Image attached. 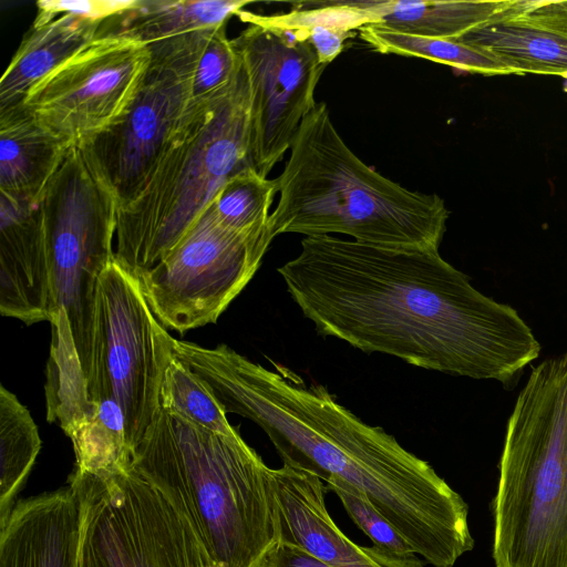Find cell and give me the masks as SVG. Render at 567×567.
Returning <instances> with one entry per match:
<instances>
[{"label":"cell","instance_id":"obj_1","mask_svg":"<svg viewBox=\"0 0 567 567\" xmlns=\"http://www.w3.org/2000/svg\"><path fill=\"white\" fill-rule=\"evenodd\" d=\"M278 272L318 334L365 353L508 383L540 352L518 312L480 292L439 249L309 236Z\"/></svg>","mask_w":567,"mask_h":567},{"label":"cell","instance_id":"obj_2","mask_svg":"<svg viewBox=\"0 0 567 567\" xmlns=\"http://www.w3.org/2000/svg\"><path fill=\"white\" fill-rule=\"evenodd\" d=\"M243 416L269 437L282 464L358 489L426 564L453 567L474 547L468 506L424 460L364 423L326 386L279 367L248 391Z\"/></svg>","mask_w":567,"mask_h":567},{"label":"cell","instance_id":"obj_3","mask_svg":"<svg viewBox=\"0 0 567 567\" xmlns=\"http://www.w3.org/2000/svg\"><path fill=\"white\" fill-rule=\"evenodd\" d=\"M133 467L189 520L220 567H261L280 542L274 468L239 433H213L161 406Z\"/></svg>","mask_w":567,"mask_h":567},{"label":"cell","instance_id":"obj_4","mask_svg":"<svg viewBox=\"0 0 567 567\" xmlns=\"http://www.w3.org/2000/svg\"><path fill=\"white\" fill-rule=\"evenodd\" d=\"M279 202L268 220L286 233L343 234L403 249H439L450 212L436 194L410 190L364 164L344 143L326 103L303 118L277 178Z\"/></svg>","mask_w":567,"mask_h":567},{"label":"cell","instance_id":"obj_5","mask_svg":"<svg viewBox=\"0 0 567 567\" xmlns=\"http://www.w3.org/2000/svg\"><path fill=\"white\" fill-rule=\"evenodd\" d=\"M250 162V86L240 66L192 101L136 195L117 210L115 259L138 277L183 238L221 186Z\"/></svg>","mask_w":567,"mask_h":567},{"label":"cell","instance_id":"obj_6","mask_svg":"<svg viewBox=\"0 0 567 567\" xmlns=\"http://www.w3.org/2000/svg\"><path fill=\"white\" fill-rule=\"evenodd\" d=\"M492 512L496 567H567V352L536 365L516 399Z\"/></svg>","mask_w":567,"mask_h":567},{"label":"cell","instance_id":"obj_7","mask_svg":"<svg viewBox=\"0 0 567 567\" xmlns=\"http://www.w3.org/2000/svg\"><path fill=\"white\" fill-rule=\"evenodd\" d=\"M40 206L53 315L64 309L89 380L96 288L100 276L115 258L118 203L81 148L73 146L47 185Z\"/></svg>","mask_w":567,"mask_h":567},{"label":"cell","instance_id":"obj_8","mask_svg":"<svg viewBox=\"0 0 567 567\" xmlns=\"http://www.w3.org/2000/svg\"><path fill=\"white\" fill-rule=\"evenodd\" d=\"M81 511L78 567H220L189 520L132 466L109 475L74 468Z\"/></svg>","mask_w":567,"mask_h":567},{"label":"cell","instance_id":"obj_9","mask_svg":"<svg viewBox=\"0 0 567 567\" xmlns=\"http://www.w3.org/2000/svg\"><path fill=\"white\" fill-rule=\"evenodd\" d=\"M172 341L137 277L114 258L97 282L87 385L92 401L111 396L118 402L133 452L161 408L164 373L174 357Z\"/></svg>","mask_w":567,"mask_h":567},{"label":"cell","instance_id":"obj_10","mask_svg":"<svg viewBox=\"0 0 567 567\" xmlns=\"http://www.w3.org/2000/svg\"><path fill=\"white\" fill-rule=\"evenodd\" d=\"M216 28L147 44L150 63L124 112L79 146L118 208L136 195L188 109L196 64Z\"/></svg>","mask_w":567,"mask_h":567},{"label":"cell","instance_id":"obj_11","mask_svg":"<svg viewBox=\"0 0 567 567\" xmlns=\"http://www.w3.org/2000/svg\"><path fill=\"white\" fill-rule=\"evenodd\" d=\"M272 238L224 226L209 205L177 245L137 279L157 320L184 332L215 323L252 279Z\"/></svg>","mask_w":567,"mask_h":567},{"label":"cell","instance_id":"obj_12","mask_svg":"<svg viewBox=\"0 0 567 567\" xmlns=\"http://www.w3.org/2000/svg\"><path fill=\"white\" fill-rule=\"evenodd\" d=\"M150 60L146 44L96 38L37 84L22 105L42 125L81 146L124 112Z\"/></svg>","mask_w":567,"mask_h":567},{"label":"cell","instance_id":"obj_13","mask_svg":"<svg viewBox=\"0 0 567 567\" xmlns=\"http://www.w3.org/2000/svg\"><path fill=\"white\" fill-rule=\"evenodd\" d=\"M231 42L250 86L251 166L267 177L316 105L315 91L326 65L309 42L256 24Z\"/></svg>","mask_w":567,"mask_h":567},{"label":"cell","instance_id":"obj_14","mask_svg":"<svg viewBox=\"0 0 567 567\" xmlns=\"http://www.w3.org/2000/svg\"><path fill=\"white\" fill-rule=\"evenodd\" d=\"M272 475L280 540L302 547L331 567H424L416 554L399 557L349 539L326 507L328 487L318 476L285 464Z\"/></svg>","mask_w":567,"mask_h":567},{"label":"cell","instance_id":"obj_15","mask_svg":"<svg viewBox=\"0 0 567 567\" xmlns=\"http://www.w3.org/2000/svg\"><path fill=\"white\" fill-rule=\"evenodd\" d=\"M0 313L30 326L53 315L39 203L0 195Z\"/></svg>","mask_w":567,"mask_h":567},{"label":"cell","instance_id":"obj_16","mask_svg":"<svg viewBox=\"0 0 567 567\" xmlns=\"http://www.w3.org/2000/svg\"><path fill=\"white\" fill-rule=\"evenodd\" d=\"M81 511L68 486L17 501L0 528V567H78Z\"/></svg>","mask_w":567,"mask_h":567},{"label":"cell","instance_id":"obj_17","mask_svg":"<svg viewBox=\"0 0 567 567\" xmlns=\"http://www.w3.org/2000/svg\"><path fill=\"white\" fill-rule=\"evenodd\" d=\"M72 147L22 104L0 111V193L39 203Z\"/></svg>","mask_w":567,"mask_h":567},{"label":"cell","instance_id":"obj_18","mask_svg":"<svg viewBox=\"0 0 567 567\" xmlns=\"http://www.w3.org/2000/svg\"><path fill=\"white\" fill-rule=\"evenodd\" d=\"M102 22L64 13L31 25L0 80V111L19 106L30 91L96 39Z\"/></svg>","mask_w":567,"mask_h":567},{"label":"cell","instance_id":"obj_19","mask_svg":"<svg viewBox=\"0 0 567 567\" xmlns=\"http://www.w3.org/2000/svg\"><path fill=\"white\" fill-rule=\"evenodd\" d=\"M248 0H136L106 20L96 38H121L151 44L194 31L225 25Z\"/></svg>","mask_w":567,"mask_h":567},{"label":"cell","instance_id":"obj_20","mask_svg":"<svg viewBox=\"0 0 567 567\" xmlns=\"http://www.w3.org/2000/svg\"><path fill=\"white\" fill-rule=\"evenodd\" d=\"M501 13L455 40L492 56L511 74H554L567 79V38Z\"/></svg>","mask_w":567,"mask_h":567},{"label":"cell","instance_id":"obj_21","mask_svg":"<svg viewBox=\"0 0 567 567\" xmlns=\"http://www.w3.org/2000/svg\"><path fill=\"white\" fill-rule=\"evenodd\" d=\"M375 14V25L436 39H458L493 20L509 1L360 0Z\"/></svg>","mask_w":567,"mask_h":567},{"label":"cell","instance_id":"obj_22","mask_svg":"<svg viewBox=\"0 0 567 567\" xmlns=\"http://www.w3.org/2000/svg\"><path fill=\"white\" fill-rule=\"evenodd\" d=\"M51 351L47 369V408L49 422H56L69 435L95 412L87 380L80 362L64 309L50 320Z\"/></svg>","mask_w":567,"mask_h":567},{"label":"cell","instance_id":"obj_23","mask_svg":"<svg viewBox=\"0 0 567 567\" xmlns=\"http://www.w3.org/2000/svg\"><path fill=\"white\" fill-rule=\"evenodd\" d=\"M29 410L0 386V528L6 524L41 450Z\"/></svg>","mask_w":567,"mask_h":567},{"label":"cell","instance_id":"obj_24","mask_svg":"<svg viewBox=\"0 0 567 567\" xmlns=\"http://www.w3.org/2000/svg\"><path fill=\"white\" fill-rule=\"evenodd\" d=\"M68 436L74 449V468L80 472L109 475L133 466L124 413L111 396L97 400L94 414Z\"/></svg>","mask_w":567,"mask_h":567},{"label":"cell","instance_id":"obj_25","mask_svg":"<svg viewBox=\"0 0 567 567\" xmlns=\"http://www.w3.org/2000/svg\"><path fill=\"white\" fill-rule=\"evenodd\" d=\"M359 35L379 53L423 58L481 75L511 74L492 56L457 40L406 34L375 24L361 28Z\"/></svg>","mask_w":567,"mask_h":567},{"label":"cell","instance_id":"obj_26","mask_svg":"<svg viewBox=\"0 0 567 567\" xmlns=\"http://www.w3.org/2000/svg\"><path fill=\"white\" fill-rule=\"evenodd\" d=\"M161 406L213 433L238 434L208 385L188 365L173 357L161 389Z\"/></svg>","mask_w":567,"mask_h":567},{"label":"cell","instance_id":"obj_27","mask_svg":"<svg viewBox=\"0 0 567 567\" xmlns=\"http://www.w3.org/2000/svg\"><path fill=\"white\" fill-rule=\"evenodd\" d=\"M278 193L276 179L248 167L231 176L210 202L217 219L241 233L268 230L269 209Z\"/></svg>","mask_w":567,"mask_h":567},{"label":"cell","instance_id":"obj_28","mask_svg":"<svg viewBox=\"0 0 567 567\" xmlns=\"http://www.w3.org/2000/svg\"><path fill=\"white\" fill-rule=\"evenodd\" d=\"M326 484L341 501L353 523L372 540L373 546L399 557L415 554L362 493L340 480H330Z\"/></svg>","mask_w":567,"mask_h":567},{"label":"cell","instance_id":"obj_29","mask_svg":"<svg viewBox=\"0 0 567 567\" xmlns=\"http://www.w3.org/2000/svg\"><path fill=\"white\" fill-rule=\"evenodd\" d=\"M240 66V58L226 35V24L217 27L196 64L192 86V101L208 99L234 80Z\"/></svg>","mask_w":567,"mask_h":567},{"label":"cell","instance_id":"obj_30","mask_svg":"<svg viewBox=\"0 0 567 567\" xmlns=\"http://www.w3.org/2000/svg\"><path fill=\"white\" fill-rule=\"evenodd\" d=\"M136 3V0H41L33 25L44 24L58 14L72 13L103 22Z\"/></svg>","mask_w":567,"mask_h":567},{"label":"cell","instance_id":"obj_31","mask_svg":"<svg viewBox=\"0 0 567 567\" xmlns=\"http://www.w3.org/2000/svg\"><path fill=\"white\" fill-rule=\"evenodd\" d=\"M355 32L333 28H315L308 31L302 41L309 42L316 51L320 64L332 62L343 50L348 39Z\"/></svg>","mask_w":567,"mask_h":567},{"label":"cell","instance_id":"obj_32","mask_svg":"<svg viewBox=\"0 0 567 567\" xmlns=\"http://www.w3.org/2000/svg\"><path fill=\"white\" fill-rule=\"evenodd\" d=\"M261 567H331L313 554L290 542L280 540Z\"/></svg>","mask_w":567,"mask_h":567}]
</instances>
